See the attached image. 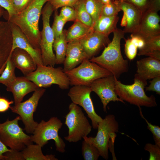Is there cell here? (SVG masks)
<instances>
[{
    "instance_id": "10",
    "label": "cell",
    "mask_w": 160,
    "mask_h": 160,
    "mask_svg": "<svg viewBox=\"0 0 160 160\" xmlns=\"http://www.w3.org/2000/svg\"><path fill=\"white\" fill-rule=\"evenodd\" d=\"M97 129L95 137L86 136L83 139L93 144L98 150L100 156L107 160L108 158V141L111 134L118 132L119 124L113 115L109 114L98 123Z\"/></svg>"
},
{
    "instance_id": "30",
    "label": "cell",
    "mask_w": 160,
    "mask_h": 160,
    "mask_svg": "<svg viewBox=\"0 0 160 160\" xmlns=\"http://www.w3.org/2000/svg\"><path fill=\"white\" fill-rule=\"evenodd\" d=\"M16 67L11 57V54L7 62L6 67L0 76V83L7 87L16 79Z\"/></svg>"
},
{
    "instance_id": "36",
    "label": "cell",
    "mask_w": 160,
    "mask_h": 160,
    "mask_svg": "<svg viewBox=\"0 0 160 160\" xmlns=\"http://www.w3.org/2000/svg\"><path fill=\"white\" fill-rule=\"evenodd\" d=\"M138 49L130 38L125 39L124 52L127 57L130 60H132L135 57Z\"/></svg>"
},
{
    "instance_id": "21",
    "label": "cell",
    "mask_w": 160,
    "mask_h": 160,
    "mask_svg": "<svg viewBox=\"0 0 160 160\" xmlns=\"http://www.w3.org/2000/svg\"><path fill=\"white\" fill-rule=\"evenodd\" d=\"M137 73L145 80L160 76V60L148 56L137 60Z\"/></svg>"
},
{
    "instance_id": "12",
    "label": "cell",
    "mask_w": 160,
    "mask_h": 160,
    "mask_svg": "<svg viewBox=\"0 0 160 160\" xmlns=\"http://www.w3.org/2000/svg\"><path fill=\"white\" fill-rule=\"evenodd\" d=\"M92 92L90 86L75 85L69 90L68 95L72 103L82 107L91 120L92 127L97 128L98 123L103 119L96 113L90 97Z\"/></svg>"
},
{
    "instance_id": "8",
    "label": "cell",
    "mask_w": 160,
    "mask_h": 160,
    "mask_svg": "<svg viewBox=\"0 0 160 160\" xmlns=\"http://www.w3.org/2000/svg\"><path fill=\"white\" fill-rule=\"evenodd\" d=\"M19 116L14 119L0 123V140L10 149L22 151L27 145L33 144L31 136L25 133L18 124Z\"/></svg>"
},
{
    "instance_id": "32",
    "label": "cell",
    "mask_w": 160,
    "mask_h": 160,
    "mask_svg": "<svg viewBox=\"0 0 160 160\" xmlns=\"http://www.w3.org/2000/svg\"><path fill=\"white\" fill-rule=\"evenodd\" d=\"M82 154L85 160H97L100 156L98 149L92 143L83 139Z\"/></svg>"
},
{
    "instance_id": "34",
    "label": "cell",
    "mask_w": 160,
    "mask_h": 160,
    "mask_svg": "<svg viewBox=\"0 0 160 160\" xmlns=\"http://www.w3.org/2000/svg\"><path fill=\"white\" fill-rule=\"evenodd\" d=\"M55 11L54 21L51 28L54 33V38H55L62 33L63 27L66 22L59 14H58L57 10Z\"/></svg>"
},
{
    "instance_id": "14",
    "label": "cell",
    "mask_w": 160,
    "mask_h": 160,
    "mask_svg": "<svg viewBox=\"0 0 160 160\" xmlns=\"http://www.w3.org/2000/svg\"><path fill=\"white\" fill-rule=\"evenodd\" d=\"M117 2L123 15L121 23L124 27L123 30L124 33L135 34L139 30L143 14L134 5L128 3L117 0Z\"/></svg>"
},
{
    "instance_id": "41",
    "label": "cell",
    "mask_w": 160,
    "mask_h": 160,
    "mask_svg": "<svg viewBox=\"0 0 160 160\" xmlns=\"http://www.w3.org/2000/svg\"><path fill=\"white\" fill-rule=\"evenodd\" d=\"M150 81V84L145 88L146 91H153L160 95V76L156 77Z\"/></svg>"
},
{
    "instance_id": "44",
    "label": "cell",
    "mask_w": 160,
    "mask_h": 160,
    "mask_svg": "<svg viewBox=\"0 0 160 160\" xmlns=\"http://www.w3.org/2000/svg\"><path fill=\"white\" fill-rule=\"evenodd\" d=\"M14 102L12 100L9 101L4 97H0V112H4L7 111L10 107V105Z\"/></svg>"
},
{
    "instance_id": "17",
    "label": "cell",
    "mask_w": 160,
    "mask_h": 160,
    "mask_svg": "<svg viewBox=\"0 0 160 160\" xmlns=\"http://www.w3.org/2000/svg\"><path fill=\"white\" fill-rule=\"evenodd\" d=\"M160 17L158 12L148 11L143 14L138 32L134 34L144 39L160 36Z\"/></svg>"
},
{
    "instance_id": "18",
    "label": "cell",
    "mask_w": 160,
    "mask_h": 160,
    "mask_svg": "<svg viewBox=\"0 0 160 160\" xmlns=\"http://www.w3.org/2000/svg\"><path fill=\"white\" fill-rule=\"evenodd\" d=\"M39 87L25 76L17 77L15 80L7 87V90L12 93L15 105L22 102L24 96L36 90Z\"/></svg>"
},
{
    "instance_id": "13",
    "label": "cell",
    "mask_w": 160,
    "mask_h": 160,
    "mask_svg": "<svg viewBox=\"0 0 160 160\" xmlns=\"http://www.w3.org/2000/svg\"><path fill=\"white\" fill-rule=\"evenodd\" d=\"M113 75L97 79L93 81L90 87L99 97L103 105V111L107 112L106 107L111 101H120L124 103L116 94L115 80Z\"/></svg>"
},
{
    "instance_id": "25",
    "label": "cell",
    "mask_w": 160,
    "mask_h": 160,
    "mask_svg": "<svg viewBox=\"0 0 160 160\" xmlns=\"http://www.w3.org/2000/svg\"><path fill=\"white\" fill-rule=\"evenodd\" d=\"M40 145L36 144H30L21 151L25 160H57L52 154L44 155Z\"/></svg>"
},
{
    "instance_id": "7",
    "label": "cell",
    "mask_w": 160,
    "mask_h": 160,
    "mask_svg": "<svg viewBox=\"0 0 160 160\" xmlns=\"http://www.w3.org/2000/svg\"><path fill=\"white\" fill-rule=\"evenodd\" d=\"M64 71L71 86H89L97 79L113 75L107 70L88 59L84 60L78 67Z\"/></svg>"
},
{
    "instance_id": "39",
    "label": "cell",
    "mask_w": 160,
    "mask_h": 160,
    "mask_svg": "<svg viewBox=\"0 0 160 160\" xmlns=\"http://www.w3.org/2000/svg\"><path fill=\"white\" fill-rule=\"evenodd\" d=\"M79 0H49L48 1L52 6L54 11L65 6H69L73 8Z\"/></svg>"
},
{
    "instance_id": "46",
    "label": "cell",
    "mask_w": 160,
    "mask_h": 160,
    "mask_svg": "<svg viewBox=\"0 0 160 160\" xmlns=\"http://www.w3.org/2000/svg\"><path fill=\"white\" fill-rule=\"evenodd\" d=\"M103 4H105L108 3L110 1V0H99Z\"/></svg>"
},
{
    "instance_id": "1",
    "label": "cell",
    "mask_w": 160,
    "mask_h": 160,
    "mask_svg": "<svg viewBox=\"0 0 160 160\" xmlns=\"http://www.w3.org/2000/svg\"><path fill=\"white\" fill-rule=\"evenodd\" d=\"M49 0H33L26 9L13 15L7 21L18 26L33 47L41 51L39 22L43 7Z\"/></svg>"
},
{
    "instance_id": "4",
    "label": "cell",
    "mask_w": 160,
    "mask_h": 160,
    "mask_svg": "<svg viewBox=\"0 0 160 160\" xmlns=\"http://www.w3.org/2000/svg\"><path fill=\"white\" fill-rule=\"evenodd\" d=\"M68 109L65 122L68 129V134L64 138L69 143H76L90 133L92 127L78 105L72 102Z\"/></svg>"
},
{
    "instance_id": "35",
    "label": "cell",
    "mask_w": 160,
    "mask_h": 160,
    "mask_svg": "<svg viewBox=\"0 0 160 160\" xmlns=\"http://www.w3.org/2000/svg\"><path fill=\"white\" fill-rule=\"evenodd\" d=\"M140 114L141 117L144 119L147 124V128L152 133L155 144L160 146V127L159 126L153 125L149 123L144 117L140 106L138 107Z\"/></svg>"
},
{
    "instance_id": "16",
    "label": "cell",
    "mask_w": 160,
    "mask_h": 160,
    "mask_svg": "<svg viewBox=\"0 0 160 160\" xmlns=\"http://www.w3.org/2000/svg\"><path fill=\"white\" fill-rule=\"evenodd\" d=\"M8 22L9 24L12 39L11 52L17 48L22 49L31 55L37 65H43L41 51L33 47L26 36L18 26L12 23Z\"/></svg>"
},
{
    "instance_id": "6",
    "label": "cell",
    "mask_w": 160,
    "mask_h": 160,
    "mask_svg": "<svg viewBox=\"0 0 160 160\" xmlns=\"http://www.w3.org/2000/svg\"><path fill=\"white\" fill-rule=\"evenodd\" d=\"M25 77L39 87L47 88L56 84L61 89H66L70 85L68 77L60 67L37 65L35 71Z\"/></svg>"
},
{
    "instance_id": "47",
    "label": "cell",
    "mask_w": 160,
    "mask_h": 160,
    "mask_svg": "<svg viewBox=\"0 0 160 160\" xmlns=\"http://www.w3.org/2000/svg\"><path fill=\"white\" fill-rule=\"evenodd\" d=\"M3 8L0 6V18L4 12V10Z\"/></svg>"
},
{
    "instance_id": "38",
    "label": "cell",
    "mask_w": 160,
    "mask_h": 160,
    "mask_svg": "<svg viewBox=\"0 0 160 160\" xmlns=\"http://www.w3.org/2000/svg\"><path fill=\"white\" fill-rule=\"evenodd\" d=\"M144 150L150 153L149 160H160V146L150 143L146 144Z\"/></svg>"
},
{
    "instance_id": "28",
    "label": "cell",
    "mask_w": 160,
    "mask_h": 160,
    "mask_svg": "<svg viewBox=\"0 0 160 160\" xmlns=\"http://www.w3.org/2000/svg\"><path fill=\"white\" fill-rule=\"evenodd\" d=\"M85 1L86 0H79L73 7L76 12V20L92 28V20L86 9Z\"/></svg>"
},
{
    "instance_id": "11",
    "label": "cell",
    "mask_w": 160,
    "mask_h": 160,
    "mask_svg": "<svg viewBox=\"0 0 160 160\" xmlns=\"http://www.w3.org/2000/svg\"><path fill=\"white\" fill-rule=\"evenodd\" d=\"M45 91L44 88L39 87L28 99L10 108L12 112L19 115L24 125V129L28 133L33 134L38 125V123L33 119V115Z\"/></svg>"
},
{
    "instance_id": "9",
    "label": "cell",
    "mask_w": 160,
    "mask_h": 160,
    "mask_svg": "<svg viewBox=\"0 0 160 160\" xmlns=\"http://www.w3.org/2000/svg\"><path fill=\"white\" fill-rule=\"evenodd\" d=\"M54 10L49 1L43 8L41 15L43 28L41 31L40 47L43 65L54 67L56 64L55 55L53 51V44L55 38L50 25V19Z\"/></svg>"
},
{
    "instance_id": "40",
    "label": "cell",
    "mask_w": 160,
    "mask_h": 160,
    "mask_svg": "<svg viewBox=\"0 0 160 160\" xmlns=\"http://www.w3.org/2000/svg\"><path fill=\"white\" fill-rule=\"evenodd\" d=\"M11 0L15 14H16L26 9L33 0Z\"/></svg>"
},
{
    "instance_id": "42",
    "label": "cell",
    "mask_w": 160,
    "mask_h": 160,
    "mask_svg": "<svg viewBox=\"0 0 160 160\" xmlns=\"http://www.w3.org/2000/svg\"><path fill=\"white\" fill-rule=\"evenodd\" d=\"M6 160H24L25 159L21 152L19 151L12 150L4 154Z\"/></svg>"
},
{
    "instance_id": "27",
    "label": "cell",
    "mask_w": 160,
    "mask_h": 160,
    "mask_svg": "<svg viewBox=\"0 0 160 160\" xmlns=\"http://www.w3.org/2000/svg\"><path fill=\"white\" fill-rule=\"evenodd\" d=\"M131 4L142 14L148 11L158 12L160 9V0H119Z\"/></svg>"
},
{
    "instance_id": "23",
    "label": "cell",
    "mask_w": 160,
    "mask_h": 160,
    "mask_svg": "<svg viewBox=\"0 0 160 160\" xmlns=\"http://www.w3.org/2000/svg\"><path fill=\"white\" fill-rule=\"evenodd\" d=\"M117 15L107 17L100 15L99 19L93 24V31L108 36L117 28V24L119 20Z\"/></svg>"
},
{
    "instance_id": "19",
    "label": "cell",
    "mask_w": 160,
    "mask_h": 160,
    "mask_svg": "<svg viewBox=\"0 0 160 160\" xmlns=\"http://www.w3.org/2000/svg\"><path fill=\"white\" fill-rule=\"evenodd\" d=\"M86 59L88 58L79 40L68 43L66 56L63 63L64 71H69L75 68Z\"/></svg>"
},
{
    "instance_id": "33",
    "label": "cell",
    "mask_w": 160,
    "mask_h": 160,
    "mask_svg": "<svg viewBox=\"0 0 160 160\" xmlns=\"http://www.w3.org/2000/svg\"><path fill=\"white\" fill-rule=\"evenodd\" d=\"M120 11L117 0H110L109 3L103 5L100 15L113 16L117 15Z\"/></svg>"
},
{
    "instance_id": "20",
    "label": "cell",
    "mask_w": 160,
    "mask_h": 160,
    "mask_svg": "<svg viewBox=\"0 0 160 160\" xmlns=\"http://www.w3.org/2000/svg\"><path fill=\"white\" fill-rule=\"evenodd\" d=\"M11 59L16 68L25 76L36 70L37 65L31 55L24 50L17 48L11 53Z\"/></svg>"
},
{
    "instance_id": "22",
    "label": "cell",
    "mask_w": 160,
    "mask_h": 160,
    "mask_svg": "<svg viewBox=\"0 0 160 160\" xmlns=\"http://www.w3.org/2000/svg\"><path fill=\"white\" fill-rule=\"evenodd\" d=\"M12 46L11 33L0 22V75L4 69L11 54Z\"/></svg>"
},
{
    "instance_id": "29",
    "label": "cell",
    "mask_w": 160,
    "mask_h": 160,
    "mask_svg": "<svg viewBox=\"0 0 160 160\" xmlns=\"http://www.w3.org/2000/svg\"><path fill=\"white\" fill-rule=\"evenodd\" d=\"M143 47L139 49L137 55L150 56L153 52L160 51V36L148 38L145 39Z\"/></svg>"
},
{
    "instance_id": "37",
    "label": "cell",
    "mask_w": 160,
    "mask_h": 160,
    "mask_svg": "<svg viewBox=\"0 0 160 160\" xmlns=\"http://www.w3.org/2000/svg\"><path fill=\"white\" fill-rule=\"evenodd\" d=\"M59 15L66 22H74L76 20V11L74 8L65 6L62 7Z\"/></svg>"
},
{
    "instance_id": "3",
    "label": "cell",
    "mask_w": 160,
    "mask_h": 160,
    "mask_svg": "<svg viewBox=\"0 0 160 160\" xmlns=\"http://www.w3.org/2000/svg\"><path fill=\"white\" fill-rule=\"evenodd\" d=\"M147 85V81L136 73L134 76V83L125 85L116 79L115 80V91L119 98L138 107H148L157 106L156 98L153 95L150 97L145 93L144 89Z\"/></svg>"
},
{
    "instance_id": "15",
    "label": "cell",
    "mask_w": 160,
    "mask_h": 160,
    "mask_svg": "<svg viewBox=\"0 0 160 160\" xmlns=\"http://www.w3.org/2000/svg\"><path fill=\"white\" fill-rule=\"evenodd\" d=\"M79 41L89 60L97 55L111 42L108 36L93 30Z\"/></svg>"
},
{
    "instance_id": "45",
    "label": "cell",
    "mask_w": 160,
    "mask_h": 160,
    "mask_svg": "<svg viewBox=\"0 0 160 160\" xmlns=\"http://www.w3.org/2000/svg\"><path fill=\"white\" fill-rule=\"evenodd\" d=\"M12 150L11 149H9L7 146L4 145L0 140V160H6V157L4 155V154L8 151H9Z\"/></svg>"
},
{
    "instance_id": "43",
    "label": "cell",
    "mask_w": 160,
    "mask_h": 160,
    "mask_svg": "<svg viewBox=\"0 0 160 160\" xmlns=\"http://www.w3.org/2000/svg\"><path fill=\"white\" fill-rule=\"evenodd\" d=\"M0 6L7 11L8 18L15 14L11 0H0Z\"/></svg>"
},
{
    "instance_id": "26",
    "label": "cell",
    "mask_w": 160,
    "mask_h": 160,
    "mask_svg": "<svg viewBox=\"0 0 160 160\" xmlns=\"http://www.w3.org/2000/svg\"><path fill=\"white\" fill-rule=\"evenodd\" d=\"M66 30H63L62 33L55 38L53 49L55 52L56 64H63L65 60L68 47L65 37Z\"/></svg>"
},
{
    "instance_id": "31",
    "label": "cell",
    "mask_w": 160,
    "mask_h": 160,
    "mask_svg": "<svg viewBox=\"0 0 160 160\" xmlns=\"http://www.w3.org/2000/svg\"><path fill=\"white\" fill-rule=\"evenodd\" d=\"M103 5L99 0H86V8L92 19L93 25L100 16Z\"/></svg>"
},
{
    "instance_id": "24",
    "label": "cell",
    "mask_w": 160,
    "mask_h": 160,
    "mask_svg": "<svg viewBox=\"0 0 160 160\" xmlns=\"http://www.w3.org/2000/svg\"><path fill=\"white\" fill-rule=\"evenodd\" d=\"M90 28L80 21L76 20L73 25L65 31L67 42L79 40L92 31Z\"/></svg>"
},
{
    "instance_id": "2",
    "label": "cell",
    "mask_w": 160,
    "mask_h": 160,
    "mask_svg": "<svg viewBox=\"0 0 160 160\" xmlns=\"http://www.w3.org/2000/svg\"><path fill=\"white\" fill-rule=\"evenodd\" d=\"M113 33L112 41L102 54L89 60L109 71L118 79L122 74L128 71L129 65L128 60L124 59L121 50V41L124 38L125 33L123 30L118 28Z\"/></svg>"
},
{
    "instance_id": "5",
    "label": "cell",
    "mask_w": 160,
    "mask_h": 160,
    "mask_svg": "<svg viewBox=\"0 0 160 160\" xmlns=\"http://www.w3.org/2000/svg\"><path fill=\"white\" fill-rule=\"evenodd\" d=\"M63 124L61 120L56 117H52L46 121L42 120L38 123L31 136V141L43 147L48 141L53 140L56 150L61 153L65 152L66 144L58 134Z\"/></svg>"
}]
</instances>
